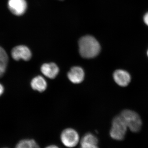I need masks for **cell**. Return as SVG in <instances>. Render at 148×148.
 Here are the masks:
<instances>
[{
  "label": "cell",
  "instance_id": "obj_15",
  "mask_svg": "<svg viewBox=\"0 0 148 148\" xmlns=\"http://www.w3.org/2000/svg\"><path fill=\"white\" fill-rule=\"evenodd\" d=\"M144 21H145L146 24L148 26V12L146 14L145 16H144Z\"/></svg>",
  "mask_w": 148,
  "mask_h": 148
},
{
  "label": "cell",
  "instance_id": "obj_5",
  "mask_svg": "<svg viewBox=\"0 0 148 148\" xmlns=\"http://www.w3.org/2000/svg\"><path fill=\"white\" fill-rule=\"evenodd\" d=\"M11 55L12 58L16 61L20 59L25 61H29L32 56L30 49L24 45L17 46L14 48L12 50Z\"/></svg>",
  "mask_w": 148,
  "mask_h": 148
},
{
  "label": "cell",
  "instance_id": "obj_10",
  "mask_svg": "<svg viewBox=\"0 0 148 148\" xmlns=\"http://www.w3.org/2000/svg\"><path fill=\"white\" fill-rule=\"evenodd\" d=\"M31 85L33 89L40 92L45 91L47 86L46 80L43 77L41 76H38L33 79Z\"/></svg>",
  "mask_w": 148,
  "mask_h": 148
},
{
  "label": "cell",
  "instance_id": "obj_13",
  "mask_svg": "<svg viewBox=\"0 0 148 148\" xmlns=\"http://www.w3.org/2000/svg\"><path fill=\"white\" fill-rule=\"evenodd\" d=\"M15 148H41L38 143L32 139H24L19 141Z\"/></svg>",
  "mask_w": 148,
  "mask_h": 148
},
{
  "label": "cell",
  "instance_id": "obj_11",
  "mask_svg": "<svg viewBox=\"0 0 148 148\" xmlns=\"http://www.w3.org/2000/svg\"><path fill=\"white\" fill-rule=\"evenodd\" d=\"M8 57L5 51L0 46V77L5 73L8 64Z\"/></svg>",
  "mask_w": 148,
  "mask_h": 148
},
{
  "label": "cell",
  "instance_id": "obj_18",
  "mask_svg": "<svg viewBox=\"0 0 148 148\" xmlns=\"http://www.w3.org/2000/svg\"><path fill=\"white\" fill-rule=\"evenodd\" d=\"M147 55H148V52H147Z\"/></svg>",
  "mask_w": 148,
  "mask_h": 148
},
{
  "label": "cell",
  "instance_id": "obj_2",
  "mask_svg": "<svg viewBox=\"0 0 148 148\" xmlns=\"http://www.w3.org/2000/svg\"><path fill=\"white\" fill-rule=\"evenodd\" d=\"M120 116L130 131L134 132L140 131L142 127V121L137 113L130 110H124L121 113Z\"/></svg>",
  "mask_w": 148,
  "mask_h": 148
},
{
  "label": "cell",
  "instance_id": "obj_6",
  "mask_svg": "<svg viewBox=\"0 0 148 148\" xmlns=\"http://www.w3.org/2000/svg\"><path fill=\"white\" fill-rule=\"evenodd\" d=\"M8 7L11 12L16 16L23 15L27 9L26 0H9Z\"/></svg>",
  "mask_w": 148,
  "mask_h": 148
},
{
  "label": "cell",
  "instance_id": "obj_9",
  "mask_svg": "<svg viewBox=\"0 0 148 148\" xmlns=\"http://www.w3.org/2000/svg\"><path fill=\"white\" fill-rule=\"evenodd\" d=\"M41 71L43 75L49 78H55L59 72L58 66L54 63H46L41 67Z\"/></svg>",
  "mask_w": 148,
  "mask_h": 148
},
{
  "label": "cell",
  "instance_id": "obj_14",
  "mask_svg": "<svg viewBox=\"0 0 148 148\" xmlns=\"http://www.w3.org/2000/svg\"><path fill=\"white\" fill-rule=\"evenodd\" d=\"M80 148H99L98 145H80Z\"/></svg>",
  "mask_w": 148,
  "mask_h": 148
},
{
  "label": "cell",
  "instance_id": "obj_12",
  "mask_svg": "<svg viewBox=\"0 0 148 148\" xmlns=\"http://www.w3.org/2000/svg\"><path fill=\"white\" fill-rule=\"evenodd\" d=\"M98 140L97 137L91 133L85 134L80 140V145H98Z\"/></svg>",
  "mask_w": 148,
  "mask_h": 148
},
{
  "label": "cell",
  "instance_id": "obj_1",
  "mask_svg": "<svg viewBox=\"0 0 148 148\" xmlns=\"http://www.w3.org/2000/svg\"><path fill=\"white\" fill-rule=\"evenodd\" d=\"M80 54L83 58L95 57L100 53L101 46L94 37L86 36L82 37L79 42Z\"/></svg>",
  "mask_w": 148,
  "mask_h": 148
},
{
  "label": "cell",
  "instance_id": "obj_7",
  "mask_svg": "<svg viewBox=\"0 0 148 148\" xmlns=\"http://www.w3.org/2000/svg\"><path fill=\"white\" fill-rule=\"evenodd\" d=\"M67 76L70 81L73 83H80L84 79V71L81 67L75 66L71 69Z\"/></svg>",
  "mask_w": 148,
  "mask_h": 148
},
{
  "label": "cell",
  "instance_id": "obj_17",
  "mask_svg": "<svg viewBox=\"0 0 148 148\" xmlns=\"http://www.w3.org/2000/svg\"><path fill=\"white\" fill-rule=\"evenodd\" d=\"M45 148H60L58 146L56 145H49L47 147H46Z\"/></svg>",
  "mask_w": 148,
  "mask_h": 148
},
{
  "label": "cell",
  "instance_id": "obj_3",
  "mask_svg": "<svg viewBox=\"0 0 148 148\" xmlns=\"http://www.w3.org/2000/svg\"><path fill=\"white\" fill-rule=\"evenodd\" d=\"M127 127L123 120L120 116H116L112 122V127L110 134L111 138L117 141H121L124 139Z\"/></svg>",
  "mask_w": 148,
  "mask_h": 148
},
{
  "label": "cell",
  "instance_id": "obj_19",
  "mask_svg": "<svg viewBox=\"0 0 148 148\" xmlns=\"http://www.w3.org/2000/svg\"></svg>",
  "mask_w": 148,
  "mask_h": 148
},
{
  "label": "cell",
  "instance_id": "obj_4",
  "mask_svg": "<svg viewBox=\"0 0 148 148\" xmlns=\"http://www.w3.org/2000/svg\"><path fill=\"white\" fill-rule=\"evenodd\" d=\"M60 139L62 144L69 148L75 147L77 145L80 140L78 133L71 128L64 130L61 132Z\"/></svg>",
  "mask_w": 148,
  "mask_h": 148
},
{
  "label": "cell",
  "instance_id": "obj_16",
  "mask_svg": "<svg viewBox=\"0 0 148 148\" xmlns=\"http://www.w3.org/2000/svg\"><path fill=\"white\" fill-rule=\"evenodd\" d=\"M4 92V88L3 87L2 85L0 84V96L2 95L3 92Z\"/></svg>",
  "mask_w": 148,
  "mask_h": 148
},
{
  "label": "cell",
  "instance_id": "obj_8",
  "mask_svg": "<svg viewBox=\"0 0 148 148\" xmlns=\"http://www.w3.org/2000/svg\"><path fill=\"white\" fill-rule=\"evenodd\" d=\"M114 80L120 86L125 87L128 85L131 80V77L129 73L122 70H118L114 72Z\"/></svg>",
  "mask_w": 148,
  "mask_h": 148
}]
</instances>
